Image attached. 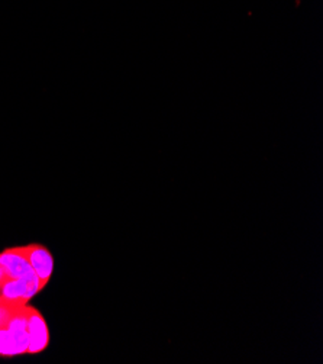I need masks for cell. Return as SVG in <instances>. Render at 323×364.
<instances>
[{"instance_id":"1","label":"cell","mask_w":323,"mask_h":364,"mask_svg":"<svg viewBox=\"0 0 323 364\" xmlns=\"http://www.w3.org/2000/svg\"><path fill=\"white\" fill-rule=\"evenodd\" d=\"M29 334L26 306H16L11 311L0 326V357L11 358L28 354Z\"/></svg>"},{"instance_id":"2","label":"cell","mask_w":323,"mask_h":364,"mask_svg":"<svg viewBox=\"0 0 323 364\" xmlns=\"http://www.w3.org/2000/svg\"><path fill=\"white\" fill-rule=\"evenodd\" d=\"M43 289L38 277L6 279L0 286V301L11 306H26Z\"/></svg>"},{"instance_id":"3","label":"cell","mask_w":323,"mask_h":364,"mask_svg":"<svg viewBox=\"0 0 323 364\" xmlns=\"http://www.w3.org/2000/svg\"><path fill=\"white\" fill-rule=\"evenodd\" d=\"M29 346L28 354H40L50 346V328L44 315L32 305H26Z\"/></svg>"},{"instance_id":"4","label":"cell","mask_w":323,"mask_h":364,"mask_svg":"<svg viewBox=\"0 0 323 364\" xmlns=\"http://www.w3.org/2000/svg\"><path fill=\"white\" fill-rule=\"evenodd\" d=\"M0 267H2L8 279H29L38 277L32 270L25 247H12L0 252Z\"/></svg>"},{"instance_id":"5","label":"cell","mask_w":323,"mask_h":364,"mask_svg":"<svg viewBox=\"0 0 323 364\" xmlns=\"http://www.w3.org/2000/svg\"><path fill=\"white\" fill-rule=\"evenodd\" d=\"M23 247L32 270L45 287L54 273V257L51 251L43 244H29Z\"/></svg>"},{"instance_id":"6","label":"cell","mask_w":323,"mask_h":364,"mask_svg":"<svg viewBox=\"0 0 323 364\" xmlns=\"http://www.w3.org/2000/svg\"><path fill=\"white\" fill-rule=\"evenodd\" d=\"M13 308H16V306H11V305H8V304L0 301V326L4 325V322L6 321L8 315L11 314V311H12Z\"/></svg>"},{"instance_id":"7","label":"cell","mask_w":323,"mask_h":364,"mask_svg":"<svg viewBox=\"0 0 323 364\" xmlns=\"http://www.w3.org/2000/svg\"><path fill=\"white\" fill-rule=\"evenodd\" d=\"M8 279V276H6V273H5V270L0 267V286H2L4 283H5V280Z\"/></svg>"}]
</instances>
